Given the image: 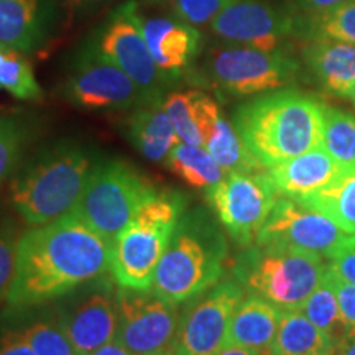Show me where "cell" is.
Segmentation results:
<instances>
[{
	"instance_id": "4316f807",
	"label": "cell",
	"mask_w": 355,
	"mask_h": 355,
	"mask_svg": "<svg viewBox=\"0 0 355 355\" xmlns=\"http://www.w3.org/2000/svg\"><path fill=\"white\" fill-rule=\"evenodd\" d=\"M165 165L186 184L196 189L211 188L225 176V173L206 148L183 144V141H180L173 148Z\"/></svg>"
},
{
	"instance_id": "7bdbcfd3",
	"label": "cell",
	"mask_w": 355,
	"mask_h": 355,
	"mask_svg": "<svg viewBox=\"0 0 355 355\" xmlns=\"http://www.w3.org/2000/svg\"><path fill=\"white\" fill-rule=\"evenodd\" d=\"M66 2H68V6H69V8L71 10H79V8H84V7H87L89 3L92 2V0H66Z\"/></svg>"
},
{
	"instance_id": "f6af8a7d",
	"label": "cell",
	"mask_w": 355,
	"mask_h": 355,
	"mask_svg": "<svg viewBox=\"0 0 355 355\" xmlns=\"http://www.w3.org/2000/svg\"><path fill=\"white\" fill-rule=\"evenodd\" d=\"M162 355H173V350H170V352H165V354H162Z\"/></svg>"
},
{
	"instance_id": "74e56055",
	"label": "cell",
	"mask_w": 355,
	"mask_h": 355,
	"mask_svg": "<svg viewBox=\"0 0 355 355\" xmlns=\"http://www.w3.org/2000/svg\"><path fill=\"white\" fill-rule=\"evenodd\" d=\"M0 355H35V352L21 329H8L0 334Z\"/></svg>"
},
{
	"instance_id": "d6986e66",
	"label": "cell",
	"mask_w": 355,
	"mask_h": 355,
	"mask_svg": "<svg viewBox=\"0 0 355 355\" xmlns=\"http://www.w3.org/2000/svg\"><path fill=\"white\" fill-rule=\"evenodd\" d=\"M163 107L180 140L202 148L222 114L217 102L198 89L168 92L163 99Z\"/></svg>"
},
{
	"instance_id": "83f0119b",
	"label": "cell",
	"mask_w": 355,
	"mask_h": 355,
	"mask_svg": "<svg viewBox=\"0 0 355 355\" xmlns=\"http://www.w3.org/2000/svg\"><path fill=\"white\" fill-rule=\"evenodd\" d=\"M300 311L314 326L319 327L324 334L329 337L337 347H340V344L347 339V329H345L343 318H340L329 268H327L321 283L316 286V290L311 293L309 298L304 301Z\"/></svg>"
},
{
	"instance_id": "cb8c5ba5",
	"label": "cell",
	"mask_w": 355,
	"mask_h": 355,
	"mask_svg": "<svg viewBox=\"0 0 355 355\" xmlns=\"http://www.w3.org/2000/svg\"><path fill=\"white\" fill-rule=\"evenodd\" d=\"M339 347L300 309L283 311L268 355H334Z\"/></svg>"
},
{
	"instance_id": "e0dca14e",
	"label": "cell",
	"mask_w": 355,
	"mask_h": 355,
	"mask_svg": "<svg viewBox=\"0 0 355 355\" xmlns=\"http://www.w3.org/2000/svg\"><path fill=\"white\" fill-rule=\"evenodd\" d=\"M144 35L159 73L171 87L188 78L202 51V35L175 13L170 15H141Z\"/></svg>"
},
{
	"instance_id": "b9f144b4",
	"label": "cell",
	"mask_w": 355,
	"mask_h": 355,
	"mask_svg": "<svg viewBox=\"0 0 355 355\" xmlns=\"http://www.w3.org/2000/svg\"><path fill=\"white\" fill-rule=\"evenodd\" d=\"M339 355H355V334L347 337L339 347Z\"/></svg>"
},
{
	"instance_id": "3957f363",
	"label": "cell",
	"mask_w": 355,
	"mask_h": 355,
	"mask_svg": "<svg viewBox=\"0 0 355 355\" xmlns=\"http://www.w3.org/2000/svg\"><path fill=\"white\" fill-rule=\"evenodd\" d=\"M225 257L227 243L209 212L186 209L157 266L152 291L168 303H188L219 283Z\"/></svg>"
},
{
	"instance_id": "4dcf8cb0",
	"label": "cell",
	"mask_w": 355,
	"mask_h": 355,
	"mask_svg": "<svg viewBox=\"0 0 355 355\" xmlns=\"http://www.w3.org/2000/svg\"><path fill=\"white\" fill-rule=\"evenodd\" d=\"M301 35L309 40H334L355 44V0L322 13L303 17Z\"/></svg>"
},
{
	"instance_id": "9c48e42d",
	"label": "cell",
	"mask_w": 355,
	"mask_h": 355,
	"mask_svg": "<svg viewBox=\"0 0 355 355\" xmlns=\"http://www.w3.org/2000/svg\"><path fill=\"white\" fill-rule=\"evenodd\" d=\"M141 24L139 3L128 0L110 13L91 42L105 60L121 68L144 91L148 102H159L173 87L155 63Z\"/></svg>"
},
{
	"instance_id": "277c9868",
	"label": "cell",
	"mask_w": 355,
	"mask_h": 355,
	"mask_svg": "<svg viewBox=\"0 0 355 355\" xmlns=\"http://www.w3.org/2000/svg\"><path fill=\"white\" fill-rule=\"evenodd\" d=\"M91 155L76 144H58L30 159L12 183V204L28 225H42L76 207L91 176Z\"/></svg>"
},
{
	"instance_id": "d4e9b609",
	"label": "cell",
	"mask_w": 355,
	"mask_h": 355,
	"mask_svg": "<svg viewBox=\"0 0 355 355\" xmlns=\"http://www.w3.org/2000/svg\"><path fill=\"white\" fill-rule=\"evenodd\" d=\"M298 202L322 212L344 232L355 235V168L343 170L329 184L298 199Z\"/></svg>"
},
{
	"instance_id": "bcb514c9",
	"label": "cell",
	"mask_w": 355,
	"mask_h": 355,
	"mask_svg": "<svg viewBox=\"0 0 355 355\" xmlns=\"http://www.w3.org/2000/svg\"><path fill=\"white\" fill-rule=\"evenodd\" d=\"M334 355H339V352H337V354H334Z\"/></svg>"
},
{
	"instance_id": "7c38bea8",
	"label": "cell",
	"mask_w": 355,
	"mask_h": 355,
	"mask_svg": "<svg viewBox=\"0 0 355 355\" xmlns=\"http://www.w3.org/2000/svg\"><path fill=\"white\" fill-rule=\"evenodd\" d=\"M63 96L84 110H128L150 104L144 91L89 40L63 84Z\"/></svg>"
},
{
	"instance_id": "ab89813d",
	"label": "cell",
	"mask_w": 355,
	"mask_h": 355,
	"mask_svg": "<svg viewBox=\"0 0 355 355\" xmlns=\"http://www.w3.org/2000/svg\"><path fill=\"white\" fill-rule=\"evenodd\" d=\"M89 355H135L130 349H127L121 340L115 337V339L109 340L107 344L101 345L99 349H96L94 352H91Z\"/></svg>"
},
{
	"instance_id": "484cf974",
	"label": "cell",
	"mask_w": 355,
	"mask_h": 355,
	"mask_svg": "<svg viewBox=\"0 0 355 355\" xmlns=\"http://www.w3.org/2000/svg\"><path fill=\"white\" fill-rule=\"evenodd\" d=\"M204 148L209 152L214 162L222 168L225 175L230 173H252L265 170L257 159L252 157L247 146L243 145L234 123H230L224 114L217 119L214 130Z\"/></svg>"
},
{
	"instance_id": "6da1fadb",
	"label": "cell",
	"mask_w": 355,
	"mask_h": 355,
	"mask_svg": "<svg viewBox=\"0 0 355 355\" xmlns=\"http://www.w3.org/2000/svg\"><path fill=\"white\" fill-rule=\"evenodd\" d=\"M110 243L73 211L20 235L7 304L26 309L61 298L109 270Z\"/></svg>"
},
{
	"instance_id": "4fadbf2b",
	"label": "cell",
	"mask_w": 355,
	"mask_h": 355,
	"mask_svg": "<svg viewBox=\"0 0 355 355\" xmlns=\"http://www.w3.org/2000/svg\"><path fill=\"white\" fill-rule=\"evenodd\" d=\"M301 21L272 0H230L209 24L211 32L225 43L259 50H282L293 37H301Z\"/></svg>"
},
{
	"instance_id": "d590c367",
	"label": "cell",
	"mask_w": 355,
	"mask_h": 355,
	"mask_svg": "<svg viewBox=\"0 0 355 355\" xmlns=\"http://www.w3.org/2000/svg\"><path fill=\"white\" fill-rule=\"evenodd\" d=\"M331 282L334 286L337 304H339L340 318H343L347 337L355 334V285L343 279L329 268Z\"/></svg>"
},
{
	"instance_id": "52a82bcc",
	"label": "cell",
	"mask_w": 355,
	"mask_h": 355,
	"mask_svg": "<svg viewBox=\"0 0 355 355\" xmlns=\"http://www.w3.org/2000/svg\"><path fill=\"white\" fill-rule=\"evenodd\" d=\"M300 69V61L285 48L266 51L225 43L212 48L201 68L191 69L188 79L212 87L217 94L248 97L291 86L298 79Z\"/></svg>"
},
{
	"instance_id": "8d00e7d4",
	"label": "cell",
	"mask_w": 355,
	"mask_h": 355,
	"mask_svg": "<svg viewBox=\"0 0 355 355\" xmlns=\"http://www.w3.org/2000/svg\"><path fill=\"white\" fill-rule=\"evenodd\" d=\"M327 261L337 277L355 285V235H350Z\"/></svg>"
},
{
	"instance_id": "f1b7e54d",
	"label": "cell",
	"mask_w": 355,
	"mask_h": 355,
	"mask_svg": "<svg viewBox=\"0 0 355 355\" xmlns=\"http://www.w3.org/2000/svg\"><path fill=\"white\" fill-rule=\"evenodd\" d=\"M322 148L340 170L355 168V117L352 114L324 105Z\"/></svg>"
},
{
	"instance_id": "5bb4252c",
	"label": "cell",
	"mask_w": 355,
	"mask_h": 355,
	"mask_svg": "<svg viewBox=\"0 0 355 355\" xmlns=\"http://www.w3.org/2000/svg\"><path fill=\"white\" fill-rule=\"evenodd\" d=\"M117 339L135 355H162L175 349L181 311L150 290H117Z\"/></svg>"
},
{
	"instance_id": "9a60e30c",
	"label": "cell",
	"mask_w": 355,
	"mask_h": 355,
	"mask_svg": "<svg viewBox=\"0 0 355 355\" xmlns=\"http://www.w3.org/2000/svg\"><path fill=\"white\" fill-rule=\"evenodd\" d=\"M243 300L235 279L216 283L181 311L173 355H216L227 345L232 316Z\"/></svg>"
},
{
	"instance_id": "60d3db41",
	"label": "cell",
	"mask_w": 355,
	"mask_h": 355,
	"mask_svg": "<svg viewBox=\"0 0 355 355\" xmlns=\"http://www.w3.org/2000/svg\"><path fill=\"white\" fill-rule=\"evenodd\" d=\"M216 355H265V354L259 352V350H255V349L242 347V345L227 344L225 347H222Z\"/></svg>"
},
{
	"instance_id": "d6a6232c",
	"label": "cell",
	"mask_w": 355,
	"mask_h": 355,
	"mask_svg": "<svg viewBox=\"0 0 355 355\" xmlns=\"http://www.w3.org/2000/svg\"><path fill=\"white\" fill-rule=\"evenodd\" d=\"M30 127L17 115H0V188L20 165L30 141Z\"/></svg>"
},
{
	"instance_id": "f546056e",
	"label": "cell",
	"mask_w": 355,
	"mask_h": 355,
	"mask_svg": "<svg viewBox=\"0 0 355 355\" xmlns=\"http://www.w3.org/2000/svg\"><path fill=\"white\" fill-rule=\"evenodd\" d=\"M0 87L20 101L43 99V89L24 51L0 46Z\"/></svg>"
},
{
	"instance_id": "44dd1931",
	"label": "cell",
	"mask_w": 355,
	"mask_h": 355,
	"mask_svg": "<svg viewBox=\"0 0 355 355\" xmlns=\"http://www.w3.org/2000/svg\"><path fill=\"white\" fill-rule=\"evenodd\" d=\"M303 61L327 91L347 96L355 84V44L334 40H309L303 48Z\"/></svg>"
},
{
	"instance_id": "f35d334b",
	"label": "cell",
	"mask_w": 355,
	"mask_h": 355,
	"mask_svg": "<svg viewBox=\"0 0 355 355\" xmlns=\"http://www.w3.org/2000/svg\"><path fill=\"white\" fill-rule=\"evenodd\" d=\"M349 2V0H298L300 7L304 12H308V15H314V13H322L336 8L343 3Z\"/></svg>"
},
{
	"instance_id": "e575fe53",
	"label": "cell",
	"mask_w": 355,
	"mask_h": 355,
	"mask_svg": "<svg viewBox=\"0 0 355 355\" xmlns=\"http://www.w3.org/2000/svg\"><path fill=\"white\" fill-rule=\"evenodd\" d=\"M230 0H168L175 15L194 26L209 25Z\"/></svg>"
},
{
	"instance_id": "30bf717a",
	"label": "cell",
	"mask_w": 355,
	"mask_h": 355,
	"mask_svg": "<svg viewBox=\"0 0 355 355\" xmlns=\"http://www.w3.org/2000/svg\"><path fill=\"white\" fill-rule=\"evenodd\" d=\"M112 275H101L58 298V322L79 355H89L115 339L119 327L117 290Z\"/></svg>"
},
{
	"instance_id": "836d02e7",
	"label": "cell",
	"mask_w": 355,
	"mask_h": 355,
	"mask_svg": "<svg viewBox=\"0 0 355 355\" xmlns=\"http://www.w3.org/2000/svg\"><path fill=\"white\" fill-rule=\"evenodd\" d=\"M19 239L20 235L17 234V227L12 219H7V217L0 219V303L7 300L13 273H15Z\"/></svg>"
},
{
	"instance_id": "7a4b0ae2",
	"label": "cell",
	"mask_w": 355,
	"mask_h": 355,
	"mask_svg": "<svg viewBox=\"0 0 355 355\" xmlns=\"http://www.w3.org/2000/svg\"><path fill=\"white\" fill-rule=\"evenodd\" d=\"M232 123L263 168L322 145L324 104L298 89H277L239 105Z\"/></svg>"
},
{
	"instance_id": "2e32d148",
	"label": "cell",
	"mask_w": 355,
	"mask_h": 355,
	"mask_svg": "<svg viewBox=\"0 0 355 355\" xmlns=\"http://www.w3.org/2000/svg\"><path fill=\"white\" fill-rule=\"evenodd\" d=\"M349 237L350 234L322 212L279 196L257 234L255 243L296 248L329 260Z\"/></svg>"
},
{
	"instance_id": "1f68e13d",
	"label": "cell",
	"mask_w": 355,
	"mask_h": 355,
	"mask_svg": "<svg viewBox=\"0 0 355 355\" xmlns=\"http://www.w3.org/2000/svg\"><path fill=\"white\" fill-rule=\"evenodd\" d=\"M21 332L35 355H79L61 324L58 322L53 308L30 321Z\"/></svg>"
},
{
	"instance_id": "8fae6325",
	"label": "cell",
	"mask_w": 355,
	"mask_h": 355,
	"mask_svg": "<svg viewBox=\"0 0 355 355\" xmlns=\"http://www.w3.org/2000/svg\"><path fill=\"white\" fill-rule=\"evenodd\" d=\"M278 193L266 171L230 173L206 189V201L239 247L255 243Z\"/></svg>"
},
{
	"instance_id": "ba28073f",
	"label": "cell",
	"mask_w": 355,
	"mask_h": 355,
	"mask_svg": "<svg viewBox=\"0 0 355 355\" xmlns=\"http://www.w3.org/2000/svg\"><path fill=\"white\" fill-rule=\"evenodd\" d=\"M159 193L153 181L121 159L96 163L73 212L110 245L146 202Z\"/></svg>"
},
{
	"instance_id": "ac0fdd59",
	"label": "cell",
	"mask_w": 355,
	"mask_h": 355,
	"mask_svg": "<svg viewBox=\"0 0 355 355\" xmlns=\"http://www.w3.org/2000/svg\"><path fill=\"white\" fill-rule=\"evenodd\" d=\"M278 196L298 199L309 196L340 175V166L322 146L300 157L265 168Z\"/></svg>"
},
{
	"instance_id": "603a6c76",
	"label": "cell",
	"mask_w": 355,
	"mask_h": 355,
	"mask_svg": "<svg viewBox=\"0 0 355 355\" xmlns=\"http://www.w3.org/2000/svg\"><path fill=\"white\" fill-rule=\"evenodd\" d=\"M42 0H0V46L24 53L43 42Z\"/></svg>"
},
{
	"instance_id": "5b68a950",
	"label": "cell",
	"mask_w": 355,
	"mask_h": 355,
	"mask_svg": "<svg viewBox=\"0 0 355 355\" xmlns=\"http://www.w3.org/2000/svg\"><path fill=\"white\" fill-rule=\"evenodd\" d=\"M188 198L175 189H163L146 202L110 245L109 272L117 286L150 290L157 266L165 254Z\"/></svg>"
},
{
	"instance_id": "ee69618b",
	"label": "cell",
	"mask_w": 355,
	"mask_h": 355,
	"mask_svg": "<svg viewBox=\"0 0 355 355\" xmlns=\"http://www.w3.org/2000/svg\"><path fill=\"white\" fill-rule=\"evenodd\" d=\"M345 97H349V99L352 101V104L355 105V84H354L352 87H350V91L347 92V96H345Z\"/></svg>"
},
{
	"instance_id": "7402d4cb",
	"label": "cell",
	"mask_w": 355,
	"mask_h": 355,
	"mask_svg": "<svg viewBox=\"0 0 355 355\" xmlns=\"http://www.w3.org/2000/svg\"><path fill=\"white\" fill-rule=\"evenodd\" d=\"M283 311L260 296L243 298L230 321L227 344L255 349L268 355Z\"/></svg>"
},
{
	"instance_id": "ffe728a7",
	"label": "cell",
	"mask_w": 355,
	"mask_h": 355,
	"mask_svg": "<svg viewBox=\"0 0 355 355\" xmlns=\"http://www.w3.org/2000/svg\"><path fill=\"white\" fill-rule=\"evenodd\" d=\"M125 132L130 144L155 163L166 162L173 148L181 141L163 107V101L133 109L125 121Z\"/></svg>"
},
{
	"instance_id": "8992f818",
	"label": "cell",
	"mask_w": 355,
	"mask_h": 355,
	"mask_svg": "<svg viewBox=\"0 0 355 355\" xmlns=\"http://www.w3.org/2000/svg\"><path fill=\"white\" fill-rule=\"evenodd\" d=\"M329 268L322 257L290 247L250 245L235 260L234 279L282 311L301 309Z\"/></svg>"
}]
</instances>
